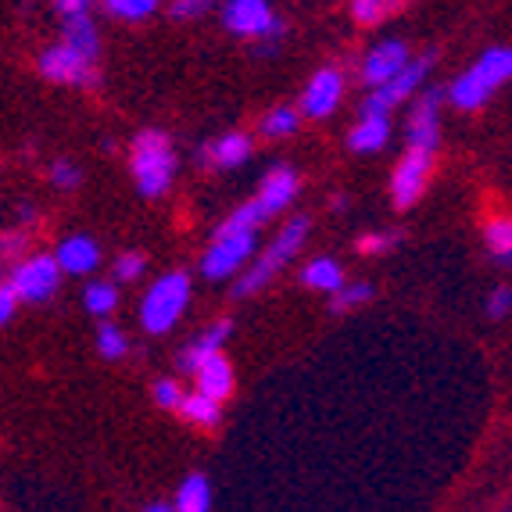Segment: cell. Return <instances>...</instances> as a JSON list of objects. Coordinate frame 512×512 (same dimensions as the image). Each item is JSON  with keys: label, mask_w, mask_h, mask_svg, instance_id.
<instances>
[{"label": "cell", "mask_w": 512, "mask_h": 512, "mask_svg": "<svg viewBox=\"0 0 512 512\" xmlns=\"http://www.w3.org/2000/svg\"><path fill=\"white\" fill-rule=\"evenodd\" d=\"M129 165H133V180H137L140 194L144 197H165L176 180V151H172L169 137L158 129H144L133 140L129 151Z\"/></svg>", "instance_id": "1"}, {"label": "cell", "mask_w": 512, "mask_h": 512, "mask_svg": "<svg viewBox=\"0 0 512 512\" xmlns=\"http://www.w3.org/2000/svg\"><path fill=\"white\" fill-rule=\"evenodd\" d=\"M509 72H512L509 47H491V51L480 54V61L470 72H462V76L455 79L448 97H452V104L459 111H477V108H484L487 97L509 79Z\"/></svg>", "instance_id": "2"}, {"label": "cell", "mask_w": 512, "mask_h": 512, "mask_svg": "<svg viewBox=\"0 0 512 512\" xmlns=\"http://www.w3.org/2000/svg\"><path fill=\"white\" fill-rule=\"evenodd\" d=\"M305 237H308V219L305 215H298L294 222H287L280 233H276V240L265 248V255L258 258L255 265H251L248 273L240 276V283L233 287V298H248V294H255V291H262L265 283L273 280L276 273H280L283 265L291 262L294 255L301 251V244H305Z\"/></svg>", "instance_id": "3"}, {"label": "cell", "mask_w": 512, "mask_h": 512, "mask_svg": "<svg viewBox=\"0 0 512 512\" xmlns=\"http://www.w3.org/2000/svg\"><path fill=\"white\" fill-rule=\"evenodd\" d=\"M190 305V276L187 273H165L162 280L154 283L151 291L144 294V305H140V323L147 333L162 337L172 326L180 323V316Z\"/></svg>", "instance_id": "4"}, {"label": "cell", "mask_w": 512, "mask_h": 512, "mask_svg": "<svg viewBox=\"0 0 512 512\" xmlns=\"http://www.w3.org/2000/svg\"><path fill=\"white\" fill-rule=\"evenodd\" d=\"M222 26L237 36L262 40L258 43V51L262 54H273L276 40H280V33H283V22L273 15L269 0H226V8H222Z\"/></svg>", "instance_id": "5"}, {"label": "cell", "mask_w": 512, "mask_h": 512, "mask_svg": "<svg viewBox=\"0 0 512 512\" xmlns=\"http://www.w3.org/2000/svg\"><path fill=\"white\" fill-rule=\"evenodd\" d=\"M430 69H434V58H430V54L427 58L409 61V65L391 79V83L373 86V94H369L366 104H362V115H380V119H387V111H394L402 101H409L419 86L427 83Z\"/></svg>", "instance_id": "6"}, {"label": "cell", "mask_w": 512, "mask_h": 512, "mask_svg": "<svg viewBox=\"0 0 512 512\" xmlns=\"http://www.w3.org/2000/svg\"><path fill=\"white\" fill-rule=\"evenodd\" d=\"M61 283V269L51 255H33L26 258L22 265H15V273H11L8 287L15 291L18 301H29V305H43V301H51L54 291H58Z\"/></svg>", "instance_id": "7"}, {"label": "cell", "mask_w": 512, "mask_h": 512, "mask_svg": "<svg viewBox=\"0 0 512 512\" xmlns=\"http://www.w3.org/2000/svg\"><path fill=\"white\" fill-rule=\"evenodd\" d=\"M40 76L65 86H97V61L72 51L69 43H54L40 54Z\"/></svg>", "instance_id": "8"}, {"label": "cell", "mask_w": 512, "mask_h": 512, "mask_svg": "<svg viewBox=\"0 0 512 512\" xmlns=\"http://www.w3.org/2000/svg\"><path fill=\"white\" fill-rule=\"evenodd\" d=\"M255 255V233L240 230V233H215L212 248L205 251V262H201V273L208 280H226Z\"/></svg>", "instance_id": "9"}, {"label": "cell", "mask_w": 512, "mask_h": 512, "mask_svg": "<svg viewBox=\"0 0 512 512\" xmlns=\"http://www.w3.org/2000/svg\"><path fill=\"white\" fill-rule=\"evenodd\" d=\"M430 169H434V154L430 151H419V147H409L405 158L398 162L391 176V194H394V205L398 208H412L423 197L430 180Z\"/></svg>", "instance_id": "10"}, {"label": "cell", "mask_w": 512, "mask_h": 512, "mask_svg": "<svg viewBox=\"0 0 512 512\" xmlns=\"http://www.w3.org/2000/svg\"><path fill=\"white\" fill-rule=\"evenodd\" d=\"M441 101H444V90L437 86H427L423 97L416 101V111H412L409 119V147H419V151H437L441 144Z\"/></svg>", "instance_id": "11"}, {"label": "cell", "mask_w": 512, "mask_h": 512, "mask_svg": "<svg viewBox=\"0 0 512 512\" xmlns=\"http://www.w3.org/2000/svg\"><path fill=\"white\" fill-rule=\"evenodd\" d=\"M341 94H344V76L337 69H323L305 86L301 111H305L308 119H326V115H333V108L341 104Z\"/></svg>", "instance_id": "12"}, {"label": "cell", "mask_w": 512, "mask_h": 512, "mask_svg": "<svg viewBox=\"0 0 512 512\" xmlns=\"http://www.w3.org/2000/svg\"><path fill=\"white\" fill-rule=\"evenodd\" d=\"M409 61H412L409 47H405L402 40H384L380 47H373V51L366 54V61H362V79H366L369 86H384V83H391Z\"/></svg>", "instance_id": "13"}, {"label": "cell", "mask_w": 512, "mask_h": 512, "mask_svg": "<svg viewBox=\"0 0 512 512\" xmlns=\"http://www.w3.org/2000/svg\"><path fill=\"white\" fill-rule=\"evenodd\" d=\"M61 273H72V276H86L94 273L97 262H101V248H97L94 237H86V233H76V237L61 240L58 255H54Z\"/></svg>", "instance_id": "14"}, {"label": "cell", "mask_w": 512, "mask_h": 512, "mask_svg": "<svg viewBox=\"0 0 512 512\" xmlns=\"http://www.w3.org/2000/svg\"><path fill=\"white\" fill-rule=\"evenodd\" d=\"M233 333V323L230 319H219L215 326H208L201 337H197L194 344H187V348L180 351V359H176V366H180V373L194 376L197 369H201V362L208 359V355H215V351H222V341Z\"/></svg>", "instance_id": "15"}, {"label": "cell", "mask_w": 512, "mask_h": 512, "mask_svg": "<svg viewBox=\"0 0 512 512\" xmlns=\"http://www.w3.org/2000/svg\"><path fill=\"white\" fill-rule=\"evenodd\" d=\"M294 194H298V172H294L291 165H280V169H273L269 176H265L262 194H258L255 201L262 205L265 215H276L291 205Z\"/></svg>", "instance_id": "16"}, {"label": "cell", "mask_w": 512, "mask_h": 512, "mask_svg": "<svg viewBox=\"0 0 512 512\" xmlns=\"http://www.w3.org/2000/svg\"><path fill=\"white\" fill-rule=\"evenodd\" d=\"M194 380H197V394H205V398H212V402H222V398H230V391H233L230 359H226L222 351L208 355V359L201 362V369L194 373Z\"/></svg>", "instance_id": "17"}, {"label": "cell", "mask_w": 512, "mask_h": 512, "mask_svg": "<svg viewBox=\"0 0 512 512\" xmlns=\"http://www.w3.org/2000/svg\"><path fill=\"white\" fill-rule=\"evenodd\" d=\"M251 158V140L244 133H222L219 140H212L208 147H201L197 154V162H212L219 169H237Z\"/></svg>", "instance_id": "18"}, {"label": "cell", "mask_w": 512, "mask_h": 512, "mask_svg": "<svg viewBox=\"0 0 512 512\" xmlns=\"http://www.w3.org/2000/svg\"><path fill=\"white\" fill-rule=\"evenodd\" d=\"M387 137H391L387 119H380V115H362L359 126L348 133V147L355 154H376L387 144Z\"/></svg>", "instance_id": "19"}, {"label": "cell", "mask_w": 512, "mask_h": 512, "mask_svg": "<svg viewBox=\"0 0 512 512\" xmlns=\"http://www.w3.org/2000/svg\"><path fill=\"white\" fill-rule=\"evenodd\" d=\"M172 509L176 512H212V480H208L205 473H190V477H183Z\"/></svg>", "instance_id": "20"}, {"label": "cell", "mask_w": 512, "mask_h": 512, "mask_svg": "<svg viewBox=\"0 0 512 512\" xmlns=\"http://www.w3.org/2000/svg\"><path fill=\"white\" fill-rule=\"evenodd\" d=\"M61 43H69L72 51L86 54V58H94V61H97V54H101V36H97L94 18H90V15L65 22V40H61Z\"/></svg>", "instance_id": "21"}, {"label": "cell", "mask_w": 512, "mask_h": 512, "mask_svg": "<svg viewBox=\"0 0 512 512\" xmlns=\"http://www.w3.org/2000/svg\"><path fill=\"white\" fill-rule=\"evenodd\" d=\"M301 280H305V287H312V291H326L333 294L337 287L344 283V269L333 258H316V262L305 265V273H301Z\"/></svg>", "instance_id": "22"}, {"label": "cell", "mask_w": 512, "mask_h": 512, "mask_svg": "<svg viewBox=\"0 0 512 512\" xmlns=\"http://www.w3.org/2000/svg\"><path fill=\"white\" fill-rule=\"evenodd\" d=\"M180 412L190 423H197V427H215V423H219V402H212V398H205V394H197V391L183 394Z\"/></svg>", "instance_id": "23"}, {"label": "cell", "mask_w": 512, "mask_h": 512, "mask_svg": "<svg viewBox=\"0 0 512 512\" xmlns=\"http://www.w3.org/2000/svg\"><path fill=\"white\" fill-rule=\"evenodd\" d=\"M398 8H402V0H351V18L359 26H380Z\"/></svg>", "instance_id": "24"}, {"label": "cell", "mask_w": 512, "mask_h": 512, "mask_svg": "<svg viewBox=\"0 0 512 512\" xmlns=\"http://www.w3.org/2000/svg\"><path fill=\"white\" fill-rule=\"evenodd\" d=\"M298 126H301V115L291 104H280V108L265 111V119L258 122V129H262L265 137H291Z\"/></svg>", "instance_id": "25"}, {"label": "cell", "mask_w": 512, "mask_h": 512, "mask_svg": "<svg viewBox=\"0 0 512 512\" xmlns=\"http://www.w3.org/2000/svg\"><path fill=\"white\" fill-rule=\"evenodd\" d=\"M83 301L97 319H108L111 312H115V305H119V287H115V283H90Z\"/></svg>", "instance_id": "26"}, {"label": "cell", "mask_w": 512, "mask_h": 512, "mask_svg": "<svg viewBox=\"0 0 512 512\" xmlns=\"http://www.w3.org/2000/svg\"><path fill=\"white\" fill-rule=\"evenodd\" d=\"M373 301V283H341L337 291H333V312H351V308L366 305Z\"/></svg>", "instance_id": "27"}, {"label": "cell", "mask_w": 512, "mask_h": 512, "mask_svg": "<svg viewBox=\"0 0 512 512\" xmlns=\"http://www.w3.org/2000/svg\"><path fill=\"white\" fill-rule=\"evenodd\" d=\"M265 219H269V215L262 212V205H258V201H248V205H240L237 212L230 215V219L222 222L219 233H240V230H251V233H255Z\"/></svg>", "instance_id": "28"}, {"label": "cell", "mask_w": 512, "mask_h": 512, "mask_svg": "<svg viewBox=\"0 0 512 512\" xmlns=\"http://www.w3.org/2000/svg\"><path fill=\"white\" fill-rule=\"evenodd\" d=\"M97 351H101V359L119 362L122 355H126V351H129L126 333H122L115 323H101V330H97Z\"/></svg>", "instance_id": "29"}, {"label": "cell", "mask_w": 512, "mask_h": 512, "mask_svg": "<svg viewBox=\"0 0 512 512\" xmlns=\"http://www.w3.org/2000/svg\"><path fill=\"white\" fill-rule=\"evenodd\" d=\"M162 0H104V11L115 18H126V22H140V18L154 15Z\"/></svg>", "instance_id": "30"}, {"label": "cell", "mask_w": 512, "mask_h": 512, "mask_svg": "<svg viewBox=\"0 0 512 512\" xmlns=\"http://www.w3.org/2000/svg\"><path fill=\"white\" fill-rule=\"evenodd\" d=\"M487 248L495 251L498 262H509L512 255V222L509 219H495L491 226H487Z\"/></svg>", "instance_id": "31"}, {"label": "cell", "mask_w": 512, "mask_h": 512, "mask_svg": "<svg viewBox=\"0 0 512 512\" xmlns=\"http://www.w3.org/2000/svg\"><path fill=\"white\" fill-rule=\"evenodd\" d=\"M144 269H147L144 255H140V251H129V255H122L119 262H115V280L137 283L140 276H144Z\"/></svg>", "instance_id": "32"}, {"label": "cell", "mask_w": 512, "mask_h": 512, "mask_svg": "<svg viewBox=\"0 0 512 512\" xmlns=\"http://www.w3.org/2000/svg\"><path fill=\"white\" fill-rule=\"evenodd\" d=\"M154 402L162 405V409H176L180 412V402H183V387H180V380H158L154 384Z\"/></svg>", "instance_id": "33"}, {"label": "cell", "mask_w": 512, "mask_h": 512, "mask_svg": "<svg viewBox=\"0 0 512 512\" xmlns=\"http://www.w3.org/2000/svg\"><path fill=\"white\" fill-rule=\"evenodd\" d=\"M212 4H215V0H172L169 15L180 18V22H194V18L208 15V11H212Z\"/></svg>", "instance_id": "34"}, {"label": "cell", "mask_w": 512, "mask_h": 512, "mask_svg": "<svg viewBox=\"0 0 512 512\" xmlns=\"http://www.w3.org/2000/svg\"><path fill=\"white\" fill-rule=\"evenodd\" d=\"M51 180L58 190H76L79 183H83V172H79V165H72V162H54Z\"/></svg>", "instance_id": "35"}, {"label": "cell", "mask_w": 512, "mask_h": 512, "mask_svg": "<svg viewBox=\"0 0 512 512\" xmlns=\"http://www.w3.org/2000/svg\"><path fill=\"white\" fill-rule=\"evenodd\" d=\"M398 244V233H373V237H362L359 240V251L362 255H384L387 248Z\"/></svg>", "instance_id": "36"}, {"label": "cell", "mask_w": 512, "mask_h": 512, "mask_svg": "<svg viewBox=\"0 0 512 512\" xmlns=\"http://www.w3.org/2000/svg\"><path fill=\"white\" fill-rule=\"evenodd\" d=\"M509 308H512V291L509 287H498V291L491 294V301H487V316L502 319V316H509Z\"/></svg>", "instance_id": "37"}, {"label": "cell", "mask_w": 512, "mask_h": 512, "mask_svg": "<svg viewBox=\"0 0 512 512\" xmlns=\"http://www.w3.org/2000/svg\"><path fill=\"white\" fill-rule=\"evenodd\" d=\"M15 308H18L15 291H11L8 283H0V326H8L15 319Z\"/></svg>", "instance_id": "38"}, {"label": "cell", "mask_w": 512, "mask_h": 512, "mask_svg": "<svg viewBox=\"0 0 512 512\" xmlns=\"http://www.w3.org/2000/svg\"><path fill=\"white\" fill-rule=\"evenodd\" d=\"M58 15H61V22L90 15V0H58Z\"/></svg>", "instance_id": "39"}, {"label": "cell", "mask_w": 512, "mask_h": 512, "mask_svg": "<svg viewBox=\"0 0 512 512\" xmlns=\"http://www.w3.org/2000/svg\"><path fill=\"white\" fill-rule=\"evenodd\" d=\"M144 512H176V509H172V505H165V502H154V505H147Z\"/></svg>", "instance_id": "40"}]
</instances>
